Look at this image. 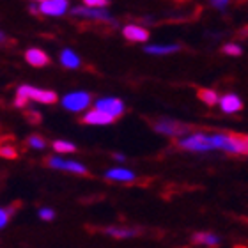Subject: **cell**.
<instances>
[{"instance_id":"obj_1","label":"cell","mask_w":248,"mask_h":248,"mask_svg":"<svg viewBox=\"0 0 248 248\" xmlns=\"http://www.w3.org/2000/svg\"><path fill=\"white\" fill-rule=\"evenodd\" d=\"M29 101H37V103H43V105H53L59 101V96L55 91H50V89H39V87H32V85H20L18 91H16L15 107L23 108L25 105H29Z\"/></svg>"},{"instance_id":"obj_2","label":"cell","mask_w":248,"mask_h":248,"mask_svg":"<svg viewBox=\"0 0 248 248\" xmlns=\"http://www.w3.org/2000/svg\"><path fill=\"white\" fill-rule=\"evenodd\" d=\"M61 103L67 112H83L89 105L93 103V96L85 91H75V93L64 94Z\"/></svg>"},{"instance_id":"obj_3","label":"cell","mask_w":248,"mask_h":248,"mask_svg":"<svg viewBox=\"0 0 248 248\" xmlns=\"http://www.w3.org/2000/svg\"><path fill=\"white\" fill-rule=\"evenodd\" d=\"M48 167L55 169V170H66L71 172V174H78V176H87L89 174V169L83 163L75 160H64V158H59V156L48 158Z\"/></svg>"},{"instance_id":"obj_4","label":"cell","mask_w":248,"mask_h":248,"mask_svg":"<svg viewBox=\"0 0 248 248\" xmlns=\"http://www.w3.org/2000/svg\"><path fill=\"white\" fill-rule=\"evenodd\" d=\"M177 145L186 151H209L213 149L209 142V135L206 133H193L190 137L177 140Z\"/></svg>"},{"instance_id":"obj_5","label":"cell","mask_w":248,"mask_h":248,"mask_svg":"<svg viewBox=\"0 0 248 248\" xmlns=\"http://www.w3.org/2000/svg\"><path fill=\"white\" fill-rule=\"evenodd\" d=\"M96 110L110 115L112 119H117V117H121L124 114L126 107H124L123 99L119 98H99L96 101Z\"/></svg>"},{"instance_id":"obj_6","label":"cell","mask_w":248,"mask_h":248,"mask_svg":"<svg viewBox=\"0 0 248 248\" xmlns=\"http://www.w3.org/2000/svg\"><path fill=\"white\" fill-rule=\"evenodd\" d=\"M71 16L75 18H85V20H96V21H112V16L107 9H94V7H85V5H80V7H73Z\"/></svg>"},{"instance_id":"obj_7","label":"cell","mask_w":248,"mask_h":248,"mask_svg":"<svg viewBox=\"0 0 248 248\" xmlns=\"http://www.w3.org/2000/svg\"><path fill=\"white\" fill-rule=\"evenodd\" d=\"M39 15L43 16H64L69 11V2L67 0H43L37 2Z\"/></svg>"},{"instance_id":"obj_8","label":"cell","mask_w":248,"mask_h":248,"mask_svg":"<svg viewBox=\"0 0 248 248\" xmlns=\"http://www.w3.org/2000/svg\"><path fill=\"white\" fill-rule=\"evenodd\" d=\"M155 129L158 133H163V135H183L186 133L190 126H186V124L177 123V121H172V119H161L158 123H155Z\"/></svg>"},{"instance_id":"obj_9","label":"cell","mask_w":248,"mask_h":248,"mask_svg":"<svg viewBox=\"0 0 248 248\" xmlns=\"http://www.w3.org/2000/svg\"><path fill=\"white\" fill-rule=\"evenodd\" d=\"M123 36L131 43H145L149 39V32L144 27L139 25H126L123 29Z\"/></svg>"},{"instance_id":"obj_10","label":"cell","mask_w":248,"mask_h":248,"mask_svg":"<svg viewBox=\"0 0 248 248\" xmlns=\"http://www.w3.org/2000/svg\"><path fill=\"white\" fill-rule=\"evenodd\" d=\"M82 121L85 124H93V126H107V124H112L115 119H112L110 115L103 114V112H99V110H89L85 112V115L82 117Z\"/></svg>"},{"instance_id":"obj_11","label":"cell","mask_w":248,"mask_h":248,"mask_svg":"<svg viewBox=\"0 0 248 248\" xmlns=\"http://www.w3.org/2000/svg\"><path fill=\"white\" fill-rule=\"evenodd\" d=\"M232 155H245L248 156V135L243 133H229Z\"/></svg>"},{"instance_id":"obj_12","label":"cell","mask_w":248,"mask_h":248,"mask_svg":"<svg viewBox=\"0 0 248 248\" xmlns=\"http://www.w3.org/2000/svg\"><path fill=\"white\" fill-rule=\"evenodd\" d=\"M25 61L34 67H43L50 62V57L39 48H29L25 52Z\"/></svg>"},{"instance_id":"obj_13","label":"cell","mask_w":248,"mask_h":248,"mask_svg":"<svg viewBox=\"0 0 248 248\" xmlns=\"http://www.w3.org/2000/svg\"><path fill=\"white\" fill-rule=\"evenodd\" d=\"M220 107H222L225 114H234V112H239V110L243 108V103H241V99L236 94H225L220 99Z\"/></svg>"},{"instance_id":"obj_14","label":"cell","mask_w":248,"mask_h":248,"mask_svg":"<svg viewBox=\"0 0 248 248\" xmlns=\"http://www.w3.org/2000/svg\"><path fill=\"white\" fill-rule=\"evenodd\" d=\"M105 177L110 179V181L129 183L135 179V174L131 170H128V169H110V170H107Z\"/></svg>"},{"instance_id":"obj_15","label":"cell","mask_w":248,"mask_h":248,"mask_svg":"<svg viewBox=\"0 0 248 248\" xmlns=\"http://www.w3.org/2000/svg\"><path fill=\"white\" fill-rule=\"evenodd\" d=\"M61 64L64 67H67V69H77V67H80L82 61H80V57L73 52L71 48H64L61 53Z\"/></svg>"},{"instance_id":"obj_16","label":"cell","mask_w":248,"mask_h":248,"mask_svg":"<svg viewBox=\"0 0 248 248\" xmlns=\"http://www.w3.org/2000/svg\"><path fill=\"white\" fill-rule=\"evenodd\" d=\"M191 239L197 245H207V247H218L220 245V238L211 232H197Z\"/></svg>"},{"instance_id":"obj_17","label":"cell","mask_w":248,"mask_h":248,"mask_svg":"<svg viewBox=\"0 0 248 248\" xmlns=\"http://www.w3.org/2000/svg\"><path fill=\"white\" fill-rule=\"evenodd\" d=\"M144 50L145 53H151V55H167V53L177 52L179 46L177 45H169V46H165V45H153V46H145Z\"/></svg>"},{"instance_id":"obj_18","label":"cell","mask_w":248,"mask_h":248,"mask_svg":"<svg viewBox=\"0 0 248 248\" xmlns=\"http://www.w3.org/2000/svg\"><path fill=\"white\" fill-rule=\"evenodd\" d=\"M105 232L108 234V236H112V238H119V239L137 236V231H133V229H123V227H107Z\"/></svg>"},{"instance_id":"obj_19","label":"cell","mask_w":248,"mask_h":248,"mask_svg":"<svg viewBox=\"0 0 248 248\" xmlns=\"http://www.w3.org/2000/svg\"><path fill=\"white\" fill-rule=\"evenodd\" d=\"M199 99H202L206 105H209V107H213V105L218 103V96H217V91H211V89H201L199 91Z\"/></svg>"},{"instance_id":"obj_20","label":"cell","mask_w":248,"mask_h":248,"mask_svg":"<svg viewBox=\"0 0 248 248\" xmlns=\"http://www.w3.org/2000/svg\"><path fill=\"white\" fill-rule=\"evenodd\" d=\"M52 147L57 153H61V155H64V153H75L77 151V145L73 144V142H67V140H55L52 144Z\"/></svg>"},{"instance_id":"obj_21","label":"cell","mask_w":248,"mask_h":248,"mask_svg":"<svg viewBox=\"0 0 248 248\" xmlns=\"http://www.w3.org/2000/svg\"><path fill=\"white\" fill-rule=\"evenodd\" d=\"M27 144L31 145L32 149H37V151H41L46 147V140L43 139V137H39V135H32V137H29L27 139Z\"/></svg>"},{"instance_id":"obj_22","label":"cell","mask_w":248,"mask_h":248,"mask_svg":"<svg viewBox=\"0 0 248 248\" xmlns=\"http://www.w3.org/2000/svg\"><path fill=\"white\" fill-rule=\"evenodd\" d=\"M15 213V206L11 207H0V229H4L7 223H9L11 217Z\"/></svg>"},{"instance_id":"obj_23","label":"cell","mask_w":248,"mask_h":248,"mask_svg":"<svg viewBox=\"0 0 248 248\" xmlns=\"http://www.w3.org/2000/svg\"><path fill=\"white\" fill-rule=\"evenodd\" d=\"M0 156L7 158V160H15V158H18V151L11 145H4V147H0Z\"/></svg>"},{"instance_id":"obj_24","label":"cell","mask_w":248,"mask_h":248,"mask_svg":"<svg viewBox=\"0 0 248 248\" xmlns=\"http://www.w3.org/2000/svg\"><path fill=\"white\" fill-rule=\"evenodd\" d=\"M37 215H39V218L45 220V222H52L53 218H55V211H53L52 207H41Z\"/></svg>"},{"instance_id":"obj_25","label":"cell","mask_w":248,"mask_h":248,"mask_svg":"<svg viewBox=\"0 0 248 248\" xmlns=\"http://www.w3.org/2000/svg\"><path fill=\"white\" fill-rule=\"evenodd\" d=\"M83 5L85 7H94V9H107L108 2L107 0H85Z\"/></svg>"},{"instance_id":"obj_26","label":"cell","mask_w":248,"mask_h":248,"mask_svg":"<svg viewBox=\"0 0 248 248\" xmlns=\"http://www.w3.org/2000/svg\"><path fill=\"white\" fill-rule=\"evenodd\" d=\"M223 53L232 55V57H238V55H241V48H239L238 45H225V46H223Z\"/></svg>"},{"instance_id":"obj_27","label":"cell","mask_w":248,"mask_h":248,"mask_svg":"<svg viewBox=\"0 0 248 248\" xmlns=\"http://www.w3.org/2000/svg\"><path fill=\"white\" fill-rule=\"evenodd\" d=\"M27 117H31V123H41V114H37V112H27Z\"/></svg>"},{"instance_id":"obj_28","label":"cell","mask_w":248,"mask_h":248,"mask_svg":"<svg viewBox=\"0 0 248 248\" xmlns=\"http://www.w3.org/2000/svg\"><path fill=\"white\" fill-rule=\"evenodd\" d=\"M29 9H31L32 15H39V7H37V2H32V4H29Z\"/></svg>"},{"instance_id":"obj_29","label":"cell","mask_w":248,"mask_h":248,"mask_svg":"<svg viewBox=\"0 0 248 248\" xmlns=\"http://www.w3.org/2000/svg\"><path fill=\"white\" fill-rule=\"evenodd\" d=\"M114 160H117V161H126V156L121 155V153H115V155H114Z\"/></svg>"},{"instance_id":"obj_30","label":"cell","mask_w":248,"mask_h":248,"mask_svg":"<svg viewBox=\"0 0 248 248\" xmlns=\"http://www.w3.org/2000/svg\"><path fill=\"white\" fill-rule=\"evenodd\" d=\"M213 5H217V7H225L227 2H213Z\"/></svg>"},{"instance_id":"obj_31","label":"cell","mask_w":248,"mask_h":248,"mask_svg":"<svg viewBox=\"0 0 248 248\" xmlns=\"http://www.w3.org/2000/svg\"><path fill=\"white\" fill-rule=\"evenodd\" d=\"M4 41H5V34H4L2 31H0V45H2Z\"/></svg>"}]
</instances>
